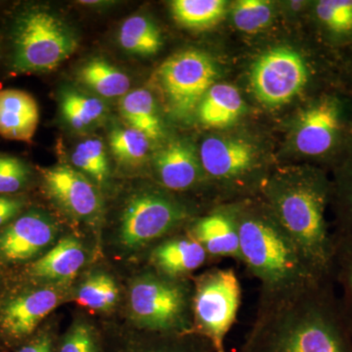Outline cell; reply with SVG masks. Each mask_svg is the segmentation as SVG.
Wrapping results in <instances>:
<instances>
[{
  "label": "cell",
  "mask_w": 352,
  "mask_h": 352,
  "mask_svg": "<svg viewBox=\"0 0 352 352\" xmlns=\"http://www.w3.org/2000/svg\"><path fill=\"white\" fill-rule=\"evenodd\" d=\"M119 289L112 277L104 273L92 275L78 291V302L98 311H108L117 303Z\"/></svg>",
  "instance_id": "31"
},
{
  "label": "cell",
  "mask_w": 352,
  "mask_h": 352,
  "mask_svg": "<svg viewBox=\"0 0 352 352\" xmlns=\"http://www.w3.org/2000/svg\"><path fill=\"white\" fill-rule=\"evenodd\" d=\"M27 201L19 195H0V229L25 212Z\"/></svg>",
  "instance_id": "36"
},
{
  "label": "cell",
  "mask_w": 352,
  "mask_h": 352,
  "mask_svg": "<svg viewBox=\"0 0 352 352\" xmlns=\"http://www.w3.org/2000/svg\"><path fill=\"white\" fill-rule=\"evenodd\" d=\"M78 78L85 87L105 98L124 97L131 88V80L126 73L99 58L83 64L78 69Z\"/></svg>",
  "instance_id": "22"
},
{
  "label": "cell",
  "mask_w": 352,
  "mask_h": 352,
  "mask_svg": "<svg viewBox=\"0 0 352 352\" xmlns=\"http://www.w3.org/2000/svg\"><path fill=\"white\" fill-rule=\"evenodd\" d=\"M223 0H175L171 2L173 17L190 29H206L219 23L226 13Z\"/></svg>",
  "instance_id": "28"
},
{
  "label": "cell",
  "mask_w": 352,
  "mask_h": 352,
  "mask_svg": "<svg viewBox=\"0 0 352 352\" xmlns=\"http://www.w3.org/2000/svg\"><path fill=\"white\" fill-rule=\"evenodd\" d=\"M154 166L157 179L170 191L195 188L203 180L200 159L185 141H175L164 147L155 157Z\"/></svg>",
  "instance_id": "17"
},
{
  "label": "cell",
  "mask_w": 352,
  "mask_h": 352,
  "mask_svg": "<svg viewBox=\"0 0 352 352\" xmlns=\"http://www.w3.org/2000/svg\"><path fill=\"white\" fill-rule=\"evenodd\" d=\"M159 337L138 352H214L212 344L195 333H159Z\"/></svg>",
  "instance_id": "34"
},
{
  "label": "cell",
  "mask_w": 352,
  "mask_h": 352,
  "mask_svg": "<svg viewBox=\"0 0 352 352\" xmlns=\"http://www.w3.org/2000/svg\"><path fill=\"white\" fill-rule=\"evenodd\" d=\"M38 122V105L31 94L13 88L0 90V136L32 142Z\"/></svg>",
  "instance_id": "18"
},
{
  "label": "cell",
  "mask_w": 352,
  "mask_h": 352,
  "mask_svg": "<svg viewBox=\"0 0 352 352\" xmlns=\"http://www.w3.org/2000/svg\"><path fill=\"white\" fill-rule=\"evenodd\" d=\"M43 178L51 198L69 215L87 222L100 217V194L82 173L68 166H56L44 170Z\"/></svg>",
  "instance_id": "13"
},
{
  "label": "cell",
  "mask_w": 352,
  "mask_h": 352,
  "mask_svg": "<svg viewBox=\"0 0 352 352\" xmlns=\"http://www.w3.org/2000/svg\"><path fill=\"white\" fill-rule=\"evenodd\" d=\"M239 352H352V333L331 280L259 294Z\"/></svg>",
  "instance_id": "1"
},
{
  "label": "cell",
  "mask_w": 352,
  "mask_h": 352,
  "mask_svg": "<svg viewBox=\"0 0 352 352\" xmlns=\"http://www.w3.org/2000/svg\"><path fill=\"white\" fill-rule=\"evenodd\" d=\"M242 300L239 278L233 268L212 267L195 278L192 296V333L227 352L226 340L237 319Z\"/></svg>",
  "instance_id": "6"
},
{
  "label": "cell",
  "mask_w": 352,
  "mask_h": 352,
  "mask_svg": "<svg viewBox=\"0 0 352 352\" xmlns=\"http://www.w3.org/2000/svg\"><path fill=\"white\" fill-rule=\"evenodd\" d=\"M232 208L242 263L261 283V294L300 288L317 279L300 250L265 203Z\"/></svg>",
  "instance_id": "3"
},
{
  "label": "cell",
  "mask_w": 352,
  "mask_h": 352,
  "mask_svg": "<svg viewBox=\"0 0 352 352\" xmlns=\"http://www.w3.org/2000/svg\"><path fill=\"white\" fill-rule=\"evenodd\" d=\"M199 159L208 179L230 188H244L256 170L254 148L236 139H206Z\"/></svg>",
  "instance_id": "11"
},
{
  "label": "cell",
  "mask_w": 352,
  "mask_h": 352,
  "mask_svg": "<svg viewBox=\"0 0 352 352\" xmlns=\"http://www.w3.org/2000/svg\"><path fill=\"white\" fill-rule=\"evenodd\" d=\"M113 156L126 164H139L150 151V139L132 127H117L109 138Z\"/></svg>",
  "instance_id": "30"
},
{
  "label": "cell",
  "mask_w": 352,
  "mask_h": 352,
  "mask_svg": "<svg viewBox=\"0 0 352 352\" xmlns=\"http://www.w3.org/2000/svg\"><path fill=\"white\" fill-rule=\"evenodd\" d=\"M193 285L156 271L136 278L129 291V307L138 327L155 333L191 332Z\"/></svg>",
  "instance_id": "5"
},
{
  "label": "cell",
  "mask_w": 352,
  "mask_h": 352,
  "mask_svg": "<svg viewBox=\"0 0 352 352\" xmlns=\"http://www.w3.org/2000/svg\"><path fill=\"white\" fill-rule=\"evenodd\" d=\"M8 66L13 74L53 71L75 53V32L63 19L39 6H25L14 14L9 25Z\"/></svg>",
  "instance_id": "4"
},
{
  "label": "cell",
  "mask_w": 352,
  "mask_h": 352,
  "mask_svg": "<svg viewBox=\"0 0 352 352\" xmlns=\"http://www.w3.org/2000/svg\"><path fill=\"white\" fill-rule=\"evenodd\" d=\"M243 107L244 103L237 88L224 83L214 85L199 105V117L206 126L221 129L234 124Z\"/></svg>",
  "instance_id": "20"
},
{
  "label": "cell",
  "mask_w": 352,
  "mask_h": 352,
  "mask_svg": "<svg viewBox=\"0 0 352 352\" xmlns=\"http://www.w3.org/2000/svg\"><path fill=\"white\" fill-rule=\"evenodd\" d=\"M314 15L331 41L352 43V0H319L314 6Z\"/></svg>",
  "instance_id": "26"
},
{
  "label": "cell",
  "mask_w": 352,
  "mask_h": 352,
  "mask_svg": "<svg viewBox=\"0 0 352 352\" xmlns=\"http://www.w3.org/2000/svg\"><path fill=\"white\" fill-rule=\"evenodd\" d=\"M349 106L340 95L322 94L300 117L295 140L298 151L314 159L339 156L340 162L338 152L352 144Z\"/></svg>",
  "instance_id": "8"
},
{
  "label": "cell",
  "mask_w": 352,
  "mask_h": 352,
  "mask_svg": "<svg viewBox=\"0 0 352 352\" xmlns=\"http://www.w3.org/2000/svg\"><path fill=\"white\" fill-rule=\"evenodd\" d=\"M119 43L126 52L140 56L156 54L163 45L159 28L149 18L134 15L127 18L119 32Z\"/></svg>",
  "instance_id": "25"
},
{
  "label": "cell",
  "mask_w": 352,
  "mask_h": 352,
  "mask_svg": "<svg viewBox=\"0 0 352 352\" xmlns=\"http://www.w3.org/2000/svg\"><path fill=\"white\" fill-rule=\"evenodd\" d=\"M332 279L340 309L352 333V233H333Z\"/></svg>",
  "instance_id": "24"
},
{
  "label": "cell",
  "mask_w": 352,
  "mask_h": 352,
  "mask_svg": "<svg viewBox=\"0 0 352 352\" xmlns=\"http://www.w3.org/2000/svg\"><path fill=\"white\" fill-rule=\"evenodd\" d=\"M120 112L129 127L142 132L150 140L163 136V126L151 92L143 88L132 90L120 98Z\"/></svg>",
  "instance_id": "21"
},
{
  "label": "cell",
  "mask_w": 352,
  "mask_h": 352,
  "mask_svg": "<svg viewBox=\"0 0 352 352\" xmlns=\"http://www.w3.org/2000/svg\"><path fill=\"white\" fill-rule=\"evenodd\" d=\"M32 170L20 157L0 154V195H17L29 184Z\"/></svg>",
  "instance_id": "33"
},
{
  "label": "cell",
  "mask_w": 352,
  "mask_h": 352,
  "mask_svg": "<svg viewBox=\"0 0 352 352\" xmlns=\"http://www.w3.org/2000/svg\"><path fill=\"white\" fill-rule=\"evenodd\" d=\"M217 76L212 60L199 50L176 53L159 69L160 82L178 117H186L200 105Z\"/></svg>",
  "instance_id": "9"
},
{
  "label": "cell",
  "mask_w": 352,
  "mask_h": 352,
  "mask_svg": "<svg viewBox=\"0 0 352 352\" xmlns=\"http://www.w3.org/2000/svg\"><path fill=\"white\" fill-rule=\"evenodd\" d=\"M85 259L87 252L82 243L69 236L36 259L30 268V274L41 281L51 283L69 281L78 274Z\"/></svg>",
  "instance_id": "19"
},
{
  "label": "cell",
  "mask_w": 352,
  "mask_h": 352,
  "mask_svg": "<svg viewBox=\"0 0 352 352\" xmlns=\"http://www.w3.org/2000/svg\"><path fill=\"white\" fill-rule=\"evenodd\" d=\"M59 303V292L51 288L14 296L0 309V330L11 339H25Z\"/></svg>",
  "instance_id": "14"
},
{
  "label": "cell",
  "mask_w": 352,
  "mask_h": 352,
  "mask_svg": "<svg viewBox=\"0 0 352 352\" xmlns=\"http://www.w3.org/2000/svg\"><path fill=\"white\" fill-rule=\"evenodd\" d=\"M18 352H53L52 340L50 335L43 333L21 347Z\"/></svg>",
  "instance_id": "37"
},
{
  "label": "cell",
  "mask_w": 352,
  "mask_h": 352,
  "mask_svg": "<svg viewBox=\"0 0 352 352\" xmlns=\"http://www.w3.org/2000/svg\"><path fill=\"white\" fill-rule=\"evenodd\" d=\"M351 68H352V67H351ZM351 74H352V69H351Z\"/></svg>",
  "instance_id": "38"
},
{
  "label": "cell",
  "mask_w": 352,
  "mask_h": 352,
  "mask_svg": "<svg viewBox=\"0 0 352 352\" xmlns=\"http://www.w3.org/2000/svg\"><path fill=\"white\" fill-rule=\"evenodd\" d=\"M57 234L56 221L50 214L36 208L25 210L0 229V261L17 263L36 258Z\"/></svg>",
  "instance_id": "12"
},
{
  "label": "cell",
  "mask_w": 352,
  "mask_h": 352,
  "mask_svg": "<svg viewBox=\"0 0 352 352\" xmlns=\"http://www.w3.org/2000/svg\"><path fill=\"white\" fill-rule=\"evenodd\" d=\"M309 80L303 58L286 47L275 48L259 57L252 69L251 83L259 101L268 106L288 103Z\"/></svg>",
  "instance_id": "10"
},
{
  "label": "cell",
  "mask_w": 352,
  "mask_h": 352,
  "mask_svg": "<svg viewBox=\"0 0 352 352\" xmlns=\"http://www.w3.org/2000/svg\"><path fill=\"white\" fill-rule=\"evenodd\" d=\"M60 108L67 124L76 131L94 126L106 113L105 103L101 99L71 89L62 94Z\"/></svg>",
  "instance_id": "27"
},
{
  "label": "cell",
  "mask_w": 352,
  "mask_h": 352,
  "mask_svg": "<svg viewBox=\"0 0 352 352\" xmlns=\"http://www.w3.org/2000/svg\"><path fill=\"white\" fill-rule=\"evenodd\" d=\"M173 233L155 244L150 263L153 270L173 279H187L207 263H212L200 243L186 230Z\"/></svg>",
  "instance_id": "16"
},
{
  "label": "cell",
  "mask_w": 352,
  "mask_h": 352,
  "mask_svg": "<svg viewBox=\"0 0 352 352\" xmlns=\"http://www.w3.org/2000/svg\"><path fill=\"white\" fill-rule=\"evenodd\" d=\"M188 232L207 252L212 263L230 258L242 263L240 237L232 208H217L189 223Z\"/></svg>",
  "instance_id": "15"
},
{
  "label": "cell",
  "mask_w": 352,
  "mask_h": 352,
  "mask_svg": "<svg viewBox=\"0 0 352 352\" xmlns=\"http://www.w3.org/2000/svg\"><path fill=\"white\" fill-rule=\"evenodd\" d=\"M232 18L238 29L252 34L270 24L272 9L270 2L263 0H241L234 6Z\"/></svg>",
  "instance_id": "32"
},
{
  "label": "cell",
  "mask_w": 352,
  "mask_h": 352,
  "mask_svg": "<svg viewBox=\"0 0 352 352\" xmlns=\"http://www.w3.org/2000/svg\"><path fill=\"white\" fill-rule=\"evenodd\" d=\"M193 210L175 197L150 190L127 201L120 217V241L129 250L155 245L192 221Z\"/></svg>",
  "instance_id": "7"
},
{
  "label": "cell",
  "mask_w": 352,
  "mask_h": 352,
  "mask_svg": "<svg viewBox=\"0 0 352 352\" xmlns=\"http://www.w3.org/2000/svg\"><path fill=\"white\" fill-rule=\"evenodd\" d=\"M72 163L82 175L90 176L102 184L110 175V166L105 146L99 139H87L76 146L72 154Z\"/></svg>",
  "instance_id": "29"
},
{
  "label": "cell",
  "mask_w": 352,
  "mask_h": 352,
  "mask_svg": "<svg viewBox=\"0 0 352 352\" xmlns=\"http://www.w3.org/2000/svg\"><path fill=\"white\" fill-rule=\"evenodd\" d=\"M330 208L335 219L333 233H352V145L336 166L331 180Z\"/></svg>",
  "instance_id": "23"
},
{
  "label": "cell",
  "mask_w": 352,
  "mask_h": 352,
  "mask_svg": "<svg viewBox=\"0 0 352 352\" xmlns=\"http://www.w3.org/2000/svg\"><path fill=\"white\" fill-rule=\"evenodd\" d=\"M264 203L300 250L317 279H332L333 231L327 210L331 180L322 170L275 176L263 186Z\"/></svg>",
  "instance_id": "2"
},
{
  "label": "cell",
  "mask_w": 352,
  "mask_h": 352,
  "mask_svg": "<svg viewBox=\"0 0 352 352\" xmlns=\"http://www.w3.org/2000/svg\"><path fill=\"white\" fill-rule=\"evenodd\" d=\"M59 352H99L94 328L85 321H76L65 335Z\"/></svg>",
  "instance_id": "35"
}]
</instances>
